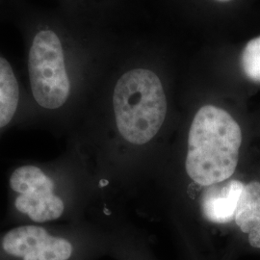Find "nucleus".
<instances>
[{"mask_svg":"<svg viewBox=\"0 0 260 260\" xmlns=\"http://www.w3.org/2000/svg\"><path fill=\"white\" fill-rule=\"evenodd\" d=\"M78 183L72 159L23 161L10 169L5 219L14 225L58 223L74 216Z\"/></svg>","mask_w":260,"mask_h":260,"instance_id":"obj_1","label":"nucleus"},{"mask_svg":"<svg viewBox=\"0 0 260 260\" xmlns=\"http://www.w3.org/2000/svg\"><path fill=\"white\" fill-rule=\"evenodd\" d=\"M242 131L231 114L205 105L196 114L188 136L187 175L202 186L225 181L238 164Z\"/></svg>","mask_w":260,"mask_h":260,"instance_id":"obj_2","label":"nucleus"},{"mask_svg":"<svg viewBox=\"0 0 260 260\" xmlns=\"http://www.w3.org/2000/svg\"><path fill=\"white\" fill-rule=\"evenodd\" d=\"M112 105L115 124L122 139L144 145L161 128L167 114V100L157 75L135 69L121 75L114 87Z\"/></svg>","mask_w":260,"mask_h":260,"instance_id":"obj_3","label":"nucleus"},{"mask_svg":"<svg viewBox=\"0 0 260 260\" xmlns=\"http://www.w3.org/2000/svg\"><path fill=\"white\" fill-rule=\"evenodd\" d=\"M28 72L34 102L38 107L54 116L69 102L72 82L61 42L53 31H40L34 38L29 52Z\"/></svg>","mask_w":260,"mask_h":260,"instance_id":"obj_4","label":"nucleus"},{"mask_svg":"<svg viewBox=\"0 0 260 260\" xmlns=\"http://www.w3.org/2000/svg\"><path fill=\"white\" fill-rule=\"evenodd\" d=\"M73 232L58 223L17 224L0 233V257L10 260H73Z\"/></svg>","mask_w":260,"mask_h":260,"instance_id":"obj_5","label":"nucleus"},{"mask_svg":"<svg viewBox=\"0 0 260 260\" xmlns=\"http://www.w3.org/2000/svg\"><path fill=\"white\" fill-rule=\"evenodd\" d=\"M244 183L233 179L209 187L202 199V211L214 223H231L235 217Z\"/></svg>","mask_w":260,"mask_h":260,"instance_id":"obj_6","label":"nucleus"},{"mask_svg":"<svg viewBox=\"0 0 260 260\" xmlns=\"http://www.w3.org/2000/svg\"><path fill=\"white\" fill-rule=\"evenodd\" d=\"M20 103L18 79L9 62L0 57V139L15 121Z\"/></svg>","mask_w":260,"mask_h":260,"instance_id":"obj_7","label":"nucleus"},{"mask_svg":"<svg viewBox=\"0 0 260 260\" xmlns=\"http://www.w3.org/2000/svg\"><path fill=\"white\" fill-rule=\"evenodd\" d=\"M235 223L242 233L249 234L260 222V182L251 181L245 184L238 201Z\"/></svg>","mask_w":260,"mask_h":260,"instance_id":"obj_8","label":"nucleus"},{"mask_svg":"<svg viewBox=\"0 0 260 260\" xmlns=\"http://www.w3.org/2000/svg\"><path fill=\"white\" fill-rule=\"evenodd\" d=\"M241 67L245 75L253 82L260 83V36L251 40L244 47Z\"/></svg>","mask_w":260,"mask_h":260,"instance_id":"obj_9","label":"nucleus"},{"mask_svg":"<svg viewBox=\"0 0 260 260\" xmlns=\"http://www.w3.org/2000/svg\"><path fill=\"white\" fill-rule=\"evenodd\" d=\"M248 241L252 248L260 250V222L248 234Z\"/></svg>","mask_w":260,"mask_h":260,"instance_id":"obj_10","label":"nucleus"},{"mask_svg":"<svg viewBox=\"0 0 260 260\" xmlns=\"http://www.w3.org/2000/svg\"><path fill=\"white\" fill-rule=\"evenodd\" d=\"M216 1H219V2H229V1H232V0H216Z\"/></svg>","mask_w":260,"mask_h":260,"instance_id":"obj_11","label":"nucleus"}]
</instances>
